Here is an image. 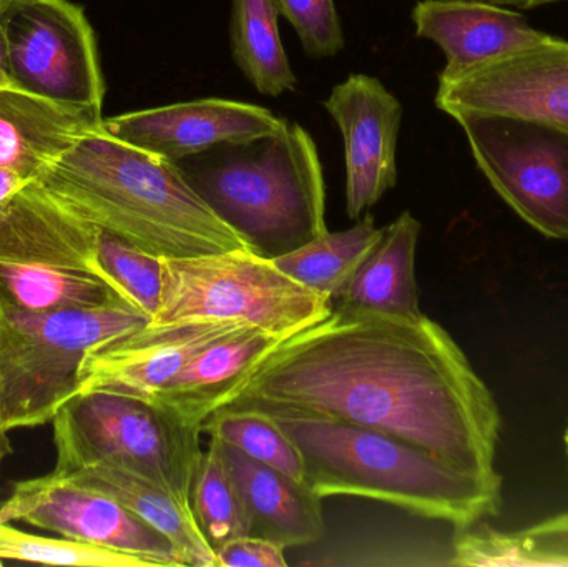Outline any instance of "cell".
<instances>
[{"mask_svg":"<svg viewBox=\"0 0 568 567\" xmlns=\"http://www.w3.org/2000/svg\"><path fill=\"white\" fill-rule=\"evenodd\" d=\"M215 443L229 466L252 516V535L272 539L284 548L313 545L324 536L320 496L304 483L250 458L219 439Z\"/></svg>","mask_w":568,"mask_h":567,"instance_id":"obj_18","label":"cell"},{"mask_svg":"<svg viewBox=\"0 0 568 567\" xmlns=\"http://www.w3.org/2000/svg\"><path fill=\"white\" fill-rule=\"evenodd\" d=\"M99 226L87 222L39 183L0 206V262L97 273Z\"/></svg>","mask_w":568,"mask_h":567,"instance_id":"obj_16","label":"cell"},{"mask_svg":"<svg viewBox=\"0 0 568 567\" xmlns=\"http://www.w3.org/2000/svg\"><path fill=\"white\" fill-rule=\"evenodd\" d=\"M103 117L0 85V166L36 180Z\"/></svg>","mask_w":568,"mask_h":567,"instance_id":"obj_17","label":"cell"},{"mask_svg":"<svg viewBox=\"0 0 568 567\" xmlns=\"http://www.w3.org/2000/svg\"><path fill=\"white\" fill-rule=\"evenodd\" d=\"M7 2L9 0H0V85H12L9 69H7L6 30H3V10Z\"/></svg>","mask_w":568,"mask_h":567,"instance_id":"obj_33","label":"cell"},{"mask_svg":"<svg viewBox=\"0 0 568 567\" xmlns=\"http://www.w3.org/2000/svg\"><path fill=\"white\" fill-rule=\"evenodd\" d=\"M450 566H568V513L517 531H497L477 523L457 529Z\"/></svg>","mask_w":568,"mask_h":567,"instance_id":"obj_23","label":"cell"},{"mask_svg":"<svg viewBox=\"0 0 568 567\" xmlns=\"http://www.w3.org/2000/svg\"><path fill=\"white\" fill-rule=\"evenodd\" d=\"M0 519L23 522L70 541L99 546L145 559L152 566H179L169 539L110 496L59 478L17 483L0 505Z\"/></svg>","mask_w":568,"mask_h":567,"instance_id":"obj_10","label":"cell"},{"mask_svg":"<svg viewBox=\"0 0 568 567\" xmlns=\"http://www.w3.org/2000/svg\"><path fill=\"white\" fill-rule=\"evenodd\" d=\"M3 30L13 87L102 115L105 82L82 7L70 0H9Z\"/></svg>","mask_w":568,"mask_h":567,"instance_id":"obj_9","label":"cell"},{"mask_svg":"<svg viewBox=\"0 0 568 567\" xmlns=\"http://www.w3.org/2000/svg\"><path fill=\"white\" fill-rule=\"evenodd\" d=\"M420 223L404 212L384 229L383 239L333 300L337 306L394 316L423 315L416 280Z\"/></svg>","mask_w":568,"mask_h":567,"instance_id":"obj_21","label":"cell"},{"mask_svg":"<svg viewBox=\"0 0 568 567\" xmlns=\"http://www.w3.org/2000/svg\"><path fill=\"white\" fill-rule=\"evenodd\" d=\"M162 302L153 323L230 320L286 336L320 322L333 300L253 249L162 256Z\"/></svg>","mask_w":568,"mask_h":567,"instance_id":"obj_7","label":"cell"},{"mask_svg":"<svg viewBox=\"0 0 568 567\" xmlns=\"http://www.w3.org/2000/svg\"><path fill=\"white\" fill-rule=\"evenodd\" d=\"M36 182L87 222L152 255L256 250L213 212L175 163L102 126L75 140Z\"/></svg>","mask_w":568,"mask_h":567,"instance_id":"obj_2","label":"cell"},{"mask_svg":"<svg viewBox=\"0 0 568 567\" xmlns=\"http://www.w3.org/2000/svg\"><path fill=\"white\" fill-rule=\"evenodd\" d=\"M95 265L99 276L153 322L162 302V256L143 252L99 229Z\"/></svg>","mask_w":568,"mask_h":567,"instance_id":"obj_28","label":"cell"},{"mask_svg":"<svg viewBox=\"0 0 568 567\" xmlns=\"http://www.w3.org/2000/svg\"><path fill=\"white\" fill-rule=\"evenodd\" d=\"M222 408L363 426L484 478H503L499 405L456 340L424 313L333 306L276 343Z\"/></svg>","mask_w":568,"mask_h":567,"instance_id":"obj_1","label":"cell"},{"mask_svg":"<svg viewBox=\"0 0 568 567\" xmlns=\"http://www.w3.org/2000/svg\"><path fill=\"white\" fill-rule=\"evenodd\" d=\"M0 561L82 567H150L145 559L65 538H43L0 519Z\"/></svg>","mask_w":568,"mask_h":567,"instance_id":"obj_29","label":"cell"},{"mask_svg":"<svg viewBox=\"0 0 568 567\" xmlns=\"http://www.w3.org/2000/svg\"><path fill=\"white\" fill-rule=\"evenodd\" d=\"M282 340L255 326L223 336L202 350L150 402L172 409L192 425L203 426L236 383Z\"/></svg>","mask_w":568,"mask_h":567,"instance_id":"obj_20","label":"cell"},{"mask_svg":"<svg viewBox=\"0 0 568 567\" xmlns=\"http://www.w3.org/2000/svg\"><path fill=\"white\" fill-rule=\"evenodd\" d=\"M120 302L126 300L95 273L0 262V316L39 315Z\"/></svg>","mask_w":568,"mask_h":567,"instance_id":"obj_22","label":"cell"},{"mask_svg":"<svg viewBox=\"0 0 568 567\" xmlns=\"http://www.w3.org/2000/svg\"><path fill=\"white\" fill-rule=\"evenodd\" d=\"M324 109L343 133L346 212L357 220L396 185L404 109L381 80L364 73H354L334 87Z\"/></svg>","mask_w":568,"mask_h":567,"instance_id":"obj_12","label":"cell"},{"mask_svg":"<svg viewBox=\"0 0 568 567\" xmlns=\"http://www.w3.org/2000/svg\"><path fill=\"white\" fill-rule=\"evenodd\" d=\"M173 163L262 255H282L327 232L323 166L313 136L297 123Z\"/></svg>","mask_w":568,"mask_h":567,"instance_id":"obj_4","label":"cell"},{"mask_svg":"<svg viewBox=\"0 0 568 567\" xmlns=\"http://www.w3.org/2000/svg\"><path fill=\"white\" fill-rule=\"evenodd\" d=\"M284 546L260 536H243L216 549L219 567H287Z\"/></svg>","mask_w":568,"mask_h":567,"instance_id":"obj_31","label":"cell"},{"mask_svg":"<svg viewBox=\"0 0 568 567\" xmlns=\"http://www.w3.org/2000/svg\"><path fill=\"white\" fill-rule=\"evenodd\" d=\"M436 105L453 119L500 113L568 126V40L549 36L459 79L439 82Z\"/></svg>","mask_w":568,"mask_h":567,"instance_id":"obj_11","label":"cell"},{"mask_svg":"<svg viewBox=\"0 0 568 567\" xmlns=\"http://www.w3.org/2000/svg\"><path fill=\"white\" fill-rule=\"evenodd\" d=\"M12 442H10L9 432L2 426L0 422V473H2V465L10 455H12Z\"/></svg>","mask_w":568,"mask_h":567,"instance_id":"obj_34","label":"cell"},{"mask_svg":"<svg viewBox=\"0 0 568 567\" xmlns=\"http://www.w3.org/2000/svg\"><path fill=\"white\" fill-rule=\"evenodd\" d=\"M202 433L226 443L250 458L304 483L306 466L300 446L284 432L282 423L256 409L222 408L203 423Z\"/></svg>","mask_w":568,"mask_h":567,"instance_id":"obj_27","label":"cell"},{"mask_svg":"<svg viewBox=\"0 0 568 567\" xmlns=\"http://www.w3.org/2000/svg\"><path fill=\"white\" fill-rule=\"evenodd\" d=\"M59 478L110 496L162 533L173 546L179 566L219 567L215 549L200 531L192 508L159 483L109 463L85 466Z\"/></svg>","mask_w":568,"mask_h":567,"instance_id":"obj_19","label":"cell"},{"mask_svg":"<svg viewBox=\"0 0 568 567\" xmlns=\"http://www.w3.org/2000/svg\"><path fill=\"white\" fill-rule=\"evenodd\" d=\"M300 446L304 485L320 496H357L456 529L497 516L503 478L490 479L397 436L323 419H278Z\"/></svg>","mask_w":568,"mask_h":567,"instance_id":"obj_3","label":"cell"},{"mask_svg":"<svg viewBox=\"0 0 568 567\" xmlns=\"http://www.w3.org/2000/svg\"><path fill=\"white\" fill-rule=\"evenodd\" d=\"M275 0H233V59L263 95L278 97L296 89L278 29Z\"/></svg>","mask_w":568,"mask_h":567,"instance_id":"obj_25","label":"cell"},{"mask_svg":"<svg viewBox=\"0 0 568 567\" xmlns=\"http://www.w3.org/2000/svg\"><path fill=\"white\" fill-rule=\"evenodd\" d=\"M454 120L500 199L537 232L568 242V126L500 113Z\"/></svg>","mask_w":568,"mask_h":567,"instance_id":"obj_8","label":"cell"},{"mask_svg":"<svg viewBox=\"0 0 568 567\" xmlns=\"http://www.w3.org/2000/svg\"><path fill=\"white\" fill-rule=\"evenodd\" d=\"M268 109L229 99H200L155 109L135 110L103 119L109 135L179 162L222 143L246 142L282 129Z\"/></svg>","mask_w":568,"mask_h":567,"instance_id":"obj_13","label":"cell"},{"mask_svg":"<svg viewBox=\"0 0 568 567\" xmlns=\"http://www.w3.org/2000/svg\"><path fill=\"white\" fill-rule=\"evenodd\" d=\"M564 439H566L567 456H568V429H567V432H566V438H564Z\"/></svg>","mask_w":568,"mask_h":567,"instance_id":"obj_35","label":"cell"},{"mask_svg":"<svg viewBox=\"0 0 568 567\" xmlns=\"http://www.w3.org/2000/svg\"><path fill=\"white\" fill-rule=\"evenodd\" d=\"M190 506L200 531L215 551L233 539L252 535L245 499L213 442L196 466Z\"/></svg>","mask_w":568,"mask_h":567,"instance_id":"obj_26","label":"cell"},{"mask_svg":"<svg viewBox=\"0 0 568 567\" xmlns=\"http://www.w3.org/2000/svg\"><path fill=\"white\" fill-rule=\"evenodd\" d=\"M52 423L55 475L109 463L159 483L190 506L203 453L202 426L185 422L160 403L109 389L79 393Z\"/></svg>","mask_w":568,"mask_h":567,"instance_id":"obj_6","label":"cell"},{"mask_svg":"<svg viewBox=\"0 0 568 567\" xmlns=\"http://www.w3.org/2000/svg\"><path fill=\"white\" fill-rule=\"evenodd\" d=\"M383 235L384 229H377L373 216L366 215L353 229L336 233L327 230L272 259L291 279L334 300L346 288Z\"/></svg>","mask_w":568,"mask_h":567,"instance_id":"obj_24","label":"cell"},{"mask_svg":"<svg viewBox=\"0 0 568 567\" xmlns=\"http://www.w3.org/2000/svg\"><path fill=\"white\" fill-rule=\"evenodd\" d=\"M32 179L20 175L16 170L3 169L0 166V206L6 205L7 202L13 199L20 190L26 189Z\"/></svg>","mask_w":568,"mask_h":567,"instance_id":"obj_32","label":"cell"},{"mask_svg":"<svg viewBox=\"0 0 568 567\" xmlns=\"http://www.w3.org/2000/svg\"><path fill=\"white\" fill-rule=\"evenodd\" d=\"M416 33L446 53L439 82L466 75L483 63L546 40L520 13L487 0H420L413 10Z\"/></svg>","mask_w":568,"mask_h":567,"instance_id":"obj_15","label":"cell"},{"mask_svg":"<svg viewBox=\"0 0 568 567\" xmlns=\"http://www.w3.org/2000/svg\"><path fill=\"white\" fill-rule=\"evenodd\" d=\"M150 318L126 302L0 316V422L7 432L47 425L79 395L83 363Z\"/></svg>","mask_w":568,"mask_h":567,"instance_id":"obj_5","label":"cell"},{"mask_svg":"<svg viewBox=\"0 0 568 567\" xmlns=\"http://www.w3.org/2000/svg\"><path fill=\"white\" fill-rule=\"evenodd\" d=\"M280 16L296 30L310 57H334L343 50L344 36L334 0H275Z\"/></svg>","mask_w":568,"mask_h":567,"instance_id":"obj_30","label":"cell"},{"mask_svg":"<svg viewBox=\"0 0 568 567\" xmlns=\"http://www.w3.org/2000/svg\"><path fill=\"white\" fill-rule=\"evenodd\" d=\"M245 326L230 320L150 322L93 352L83 363L79 393L109 389L153 398L202 350Z\"/></svg>","mask_w":568,"mask_h":567,"instance_id":"obj_14","label":"cell"}]
</instances>
